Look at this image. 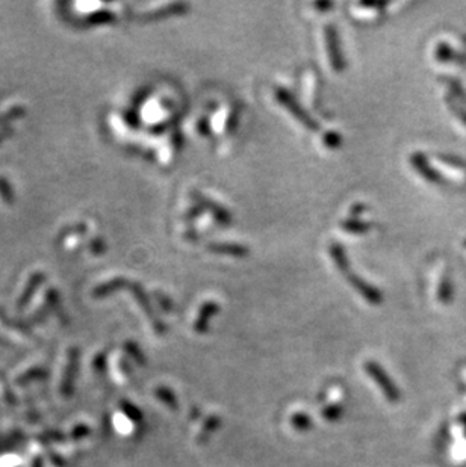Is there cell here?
<instances>
[{"label": "cell", "mask_w": 466, "mask_h": 467, "mask_svg": "<svg viewBox=\"0 0 466 467\" xmlns=\"http://www.w3.org/2000/svg\"><path fill=\"white\" fill-rule=\"evenodd\" d=\"M276 98H277V102L286 107L287 112H290L294 118L299 120V123H302L307 129H311V131H318V124H316V121L309 114L304 111V109L300 106V103L297 102L295 98L290 93H287L285 88H277L276 89Z\"/></svg>", "instance_id": "cell-1"}, {"label": "cell", "mask_w": 466, "mask_h": 467, "mask_svg": "<svg viewBox=\"0 0 466 467\" xmlns=\"http://www.w3.org/2000/svg\"><path fill=\"white\" fill-rule=\"evenodd\" d=\"M209 250L216 254H226L232 257H245L249 254V248L235 244H212L209 245Z\"/></svg>", "instance_id": "cell-4"}, {"label": "cell", "mask_w": 466, "mask_h": 467, "mask_svg": "<svg viewBox=\"0 0 466 467\" xmlns=\"http://www.w3.org/2000/svg\"><path fill=\"white\" fill-rule=\"evenodd\" d=\"M333 6L332 4H316V8H330Z\"/></svg>", "instance_id": "cell-11"}, {"label": "cell", "mask_w": 466, "mask_h": 467, "mask_svg": "<svg viewBox=\"0 0 466 467\" xmlns=\"http://www.w3.org/2000/svg\"><path fill=\"white\" fill-rule=\"evenodd\" d=\"M341 227L349 233H366V232L371 230L373 225L370 223H363L361 220H354V218H353V220L344 221L341 224Z\"/></svg>", "instance_id": "cell-9"}, {"label": "cell", "mask_w": 466, "mask_h": 467, "mask_svg": "<svg viewBox=\"0 0 466 467\" xmlns=\"http://www.w3.org/2000/svg\"><path fill=\"white\" fill-rule=\"evenodd\" d=\"M197 200H198V203H200V206L207 207V209H209V211H212V213L215 215V218H216L218 221L223 223V224H229L231 223V220H232L231 213L227 212L224 207L215 204L214 202H209V200H207V198H203L202 195H198Z\"/></svg>", "instance_id": "cell-5"}, {"label": "cell", "mask_w": 466, "mask_h": 467, "mask_svg": "<svg viewBox=\"0 0 466 467\" xmlns=\"http://www.w3.org/2000/svg\"><path fill=\"white\" fill-rule=\"evenodd\" d=\"M324 139H325V144L329 145V147H338L339 143H341L339 135L335 133V132H329Z\"/></svg>", "instance_id": "cell-10"}, {"label": "cell", "mask_w": 466, "mask_h": 467, "mask_svg": "<svg viewBox=\"0 0 466 467\" xmlns=\"http://www.w3.org/2000/svg\"><path fill=\"white\" fill-rule=\"evenodd\" d=\"M345 275H347V280H349V283L365 298V300L371 301V304H380L382 303V294L377 291L375 287H373L371 284L363 282L359 275H356L350 271H347Z\"/></svg>", "instance_id": "cell-3"}, {"label": "cell", "mask_w": 466, "mask_h": 467, "mask_svg": "<svg viewBox=\"0 0 466 467\" xmlns=\"http://www.w3.org/2000/svg\"><path fill=\"white\" fill-rule=\"evenodd\" d=\"M324 35H325V47H327V53H329L330 64L333 65L336 72H341L342 68H345V61L339 51L338 34H336L335 26L327 25L324 29Z\"/></svg>", "instance_id": "cell-2"}, {"label": "cell", "mask_w": 466, "mask_h": 467, "mask_svg": "<svg viewBox=\"0 0 466 467\" xmlns=\"http://www.w3.org/2000/svg\"><path fill=\"white\" fill-rule=\"evenodd\" d=\"M218 310V307L215 303H207L202 307V310H200V315H198V321H197V327L195 329L198 331H203L206 329V322L207 320H209V317H212V315Z\"/></svg>", "instance_id": "cell-8"}, {"label": "cell", "mask_w": 466, "mask_h": 467, "mask_svg": "<svg viewBox=\"0 0 466 467\" xmlns=\"http://www.w3.org/2000/svg\"><path fill=\"white\" fill-rule=\"evenodd\" d=\"M410 162L416 168V170H418L425 178H429V180H438V176H436L432 171L430 166H427V164H425V159H424V156L421 153H413L410 156Z\"/></svg>", "instance_id": "cell-7"}, {"label": "cell", "mask_w": 466, "mask_h": 467, "mask_svg": "<svg viewBox=\"0 0 466 467\" xmlns=\"http://www.w3.org/2000/svg\"><path fill=\"white\" fill-rule=\"evenodd\" d=\"M329 253H330V257L333 259L335 265L338 266V270H339L342 274H345L347 271H350L349 257H347L345 250H344L342 246L333 244V245L329 248Z\"/></svg>", "instance_id": "cell-6"}]
</instances>
